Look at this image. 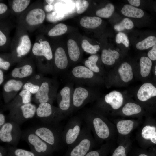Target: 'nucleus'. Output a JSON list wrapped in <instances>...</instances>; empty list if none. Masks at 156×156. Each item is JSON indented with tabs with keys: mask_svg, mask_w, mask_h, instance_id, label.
<instances>
[{
	"mask_svg": "<svg viewBox=\"0 0 156 156\" xmlns=\"http://www.w3.org/2000/svg\"><path fill=\"white\" fill-rule=\"evenodd\" d=\"M99 59L96 55H92L84 62V66L94 73L99 75L100 70L97 64Z\"/></svg>",
	"mask_w": 156,
	"mask_h": 156,
	"instance_id": "2f4dec72",
	"label": "nucleus"
},
{
	"mask_svg": "<svg viewBox=\"0 0 156 156\" xmlns=\"http://www.w3.org/2000/svg\"><path fill=\"white\" fill-rule=\"evenodd\" d=\"M90 128L86 125L76 142L68 147L64 156H85L96 145Z\"/></svg>",
	"mask_w": 156,
	"mask_h": 156,
	"instance_id": "7ed1b4c3",
	"label": "nucleus"
},
{
	"mask_svg": "<svg viewBox=\"0 0 156 156\" xmlns=\"http://www.w3.org/2000/svg\"><path fill=\"white\" fill-rule=\"evenodd\" d=\"M44 78L41 74H34L31 76L28 81L40 86Z\"/></svg>",
	"mask_w": 156,
	"mask_h": 156,
	"instance_id": "c03bdc74",
	"label": "nucleus"
},
{
	"mask_svg": "<svg viewBox=\"0 0 156 156\" xmlns=\"http://www.w3.org/2000/svg\"><path fill=\"white\" fill-rule=\"evenodd\" d=\"M7 156H37L32 151L13 146L8 147Z\"/></svg>",
	"mask_w": 156,
	"mask_h": 156,
	"instance_id": "473e14b6",
	"label": "nucleus"
},
{
	"mask_svg": "<svg viewBox=\"0 0 156 156\" xmlns=\"http://www.w3.org/2000/svg\"><path fill=\"white\" fill-rule=\"evenodd\" d=\"M114 10V8L113 5L111 3H109L105 7L98 10L96 12V14L99 17L108 18L112 15Z\"/></svg>",
	"mask_w": 156,
	"mask_h": 156,
	"instance_id": "f704fd0d",
	"label": "nucleus"
},
{
	"mask_svg": "<svg viewBox=\"0 0 156 156\" xmlns=\"http://www.w3.org/2000/svg\"><path fill=\"white\" fill-rule=\"evenodd\" d=\"M7 6L4 3H0V14H2L6 12L7 9Z\"/></svg>",
	"mask_w": 156,
	"mask_h": 156,
	"instance_id": "864d4df0",
	"label": "nucleus"
},
{
	"mask_svg": "<svg viewBox=\"0 0 156 156\" xmlns=\"http://www.w3.org/2000/svg\"><path fill=\"white\" fill-rule=\"evenodd\" d=\"M22 132L18 124L9 120L0 128V142L16 147L21 138Z\"/></svg>",
	"mask_w": 156,
	"mask_h": 156,
	"instance_id": "9b49d317",
	"label": "nucleus"
},
{
	"mask_svg": "<svg viewBox=\"0 0 156 156\" xmlns=\"http://www.w3.org/2000/svg\"><path fill=\"white\" fill-rule=\"evenodd\" d=\"M32 94L27 90L22 89L12 100L4 105L3 109L10 111L14 107L31 103Z\"/></svg>",
	"mask_w": 156,
	"mask_h": 156,
	"instance_id": "dca6fc26",
	"label": "nucleus"
},
{
	"mask_svg": "<svg viewBox=\"0 0 156 156\" xmlns=\"http://www.w3.org/2000/svg\"><path fill=\"white\" fill-rule=\"evenodd\" d=\"M118 72L122 80L125 82L131 80L133 75L131 66L128 63H122L118 69Z\"/></svg>",
	"mask_w": 156,
	"mask_h": 156,
	"instance_id": "bb28decb",
	"label": "nucleus"
},
{
	"mask_svg": "<svg viewBox=\"0 0 156 156\" xmlns=\"http://www.w3.org/2000/svg\"><path fill=\"white\" fill-rule=\"evenodd\" d=\"M32 131L48 144L54 151L59 149L62 143V131L58 125L38 126L31 128Z\"/></svg>",
	"mask_w": 156,
	"mask_h": 156,
	"instance_id": "39448f33",
	"label": "nucleus"
},
{
	"mask_svg": "<svg viewBox=\"0 0 156 156\" xmlns=\"http://www.w3.org/2000/svg\"><path fill=\"white\" fill-rule=\"evenodd\" d=\"M6 40L7 38L5 36L2 31H0V46H1L4 45Z\"/></svg>",
	"mask_w": 156,
	"mask_h": 156,
	"instance_id": "09e8293b",
	"label": "nucleus"
},
{
	"mask_svg": "<svg viewBox=\"0 0 156 156\" xmlns=\"http://www.w3.org/2000/svg\"><path fill=\"white\" fill-rule=\"evenodd\" d=\"M45 1L49 5H52L53 2L55 1L54 0H46Z\"/></svg>",
	"mask_w": 156,
	"mask_h": 156,
	"instance_id": "4d7b16f0",
	"label": "nucleus"
},
{
	"mask_svg": "<svg viewBox=\"0 0 156 156\" xmlns=\"http://www.w3.org/2000/svg\"><path fill=\"white\" fill-rule=\"evenodd\" d=\"M81 47L84 51L92 55L96 54L100 49L99 45H92L86 39L82 40Z\"/></svg>",
	"mask_w": 156,
	"mask_h": 156,
	"instance_id": "ea45409f",
	"label": "nucleus"
},
{
	"mask_svg": "<svg viewBox=\"0 0 156 156\" xmlns=\"http://www.w3.org/2000/svg\"><path fill=\"white\" fill-rule=\"evenodd\" d=\"M93 105L92 109L102 115L109 110H116L122 105L123 98L119 92L112 91L105 96L102 101L98 99Z\"/></svg>",
	"mask_w": 156,
	"mask_h": 156,
	"instance_id": "9d476101",
	"label": "nucleus"
},
{
	"mask_svg": "<svg viewBox=\"0 0 156 156\" xmlns=\"http://www.w3.org/2000/svg\"><path fill=\"white\" fill-rule=\"evenodd\" d=\"M102 22V19L98 17L85 16L81 19L80 24L85 28L94 29L99 26Z\"/></svg>",
	"mask_w": 156,
	"mask_h": 156,
	"instance_id": "c85d7f7f",
	"label": "nucleus"
},
{
	"mask_svg": "<svg viewBox=\"0 0 156 156\" xmlns=\"http://www.w3.org/2000/svg\"><path fill=\"white\" fill-rule=\"evenodd\" d=\"M129 148L127 145L120 144L113 149L111 156H127Z\"/></svg>",
	"mask_w": 156,
	"mask_h": 156,
	"instance_id": "58836bf2",
	"label": "nucleus"
},
{
	"mask_svg": "<svg viewBox=\"0 0 156 156\" xmlns=\"http://www.w3.org/2000/svg\"><path fill=\"white\" fill-rule=\"evenodd\" d=\"M34 70L32 66L28 64L14 68L12 71L11 75L12 79L21 80L32 76Z\"/></svg>",
	"mask_w": 156,
	"mask_h": 156,
	"instance_id": "a211bd4d",
	"label": "nucleus"
},
{
	"mask_svg": "<svg viewBox=\"0 0 156 156\" xmlns=\"http://www.w3.org/2000/svg\"><path fill=\"white\" fill-rule=\"evenodd\" d=\"M4 81V75L3 71L0 69V85H1L3 83Z\"/></svg>",
	"mask_w": 156,
	"mask_h": 156,
	"instance_id": "5fc2aeb1",
	"label": "nucleus"
},
{
	"mask_svg": "<svg viewBox=\"0 0 156 156\" xmlns=\"http://www.w3.org/2000/svg\"><path fill=\"white\" fill-rule=\"evenodd\" d=\"M58 87L59 84L57 80L44 77L39 90L34 94L32 100L38 105L45 103L52 104L56 99Z\"/></svg>",
	"mask_w": 156,
	"mask_h": 156,
	"instance_id": "6e6552de",
	"label": "nucleus"
},
{
	"mask_svg": "<svg viewBox=\"0 0 156 156\" xmlns=\"http://www.w3.org/2000/svg\"><path fill=\"white\" fill-rule=\"evenodd\" d=\"M37 107L30 103L14 107L10 110L8 116L9 120L19 125L33 118L36 114Z\"/></svg>",
	"mask_w": 156,
	"mask_h": 156,
	"instance_id": "f8f14e48",
	"label": "nucleus"
},
{
	"mask_svg": "<svg viewBox=\"0 0 156 156\" xmlns=\"http://www.w3.org/2000/svg\"><path fill=\"white\" fill-rule=\"evenodd\" d=\"M129 156H150L143 150H137L129 152Z\"/></svg>",
	"mask_w": 156,
	"mask_h": 156,
	"instance_id": "a18cd8bd",
	"label": "nucleus"
},
{
	"mask_svg": "<svg viewBox=\"0 0 156 156\" xmlns=\"http://www.w3.org/2000/svg\"><path fill=\"white\" fill-rule=\"evenodd\" d=\"M40 86L28 81L24 84L22 89L27 90L32 94H35L38 91Z\"/></svg>",
	"mask_w": 156,
	"mask_h": 156,
	"instance_id": "a19ab883",
	"label": "nucleus"
},
{
	"mask_svg": "<svg viewBox=\"0 0 156 156\" xmlns=\"http://www.w3.org/2000/svg\"><path fill=\"white\" fill-rule=\"evenodd\" d=\"M128 1L131 5L138 7L140 5V1L139 0H128Z\"/></svg>",
	"mask_w": 156,
	"mask_h": 156,
	"instance_id": "603ef678",
	"label": "nucleus"
},
{
	"mask_svg": "<svg viewBox=\"0 0 156 156\" xmlns=\"http://www.w3.org/2000/svg\"><path fill=\"white\" fill-rule=\"evenodd\" d=\"M6 118L4 114L2 112L0 113V128H1L6 122Z\"/></svg>",
	"mask_w": 156,
	"mask_h": 156,
	"instance_id": "3c124183",
	"label": "nucleus"
},
{
	"mask_svg": "<svg viewBox=\"0 0 156 156\" xmlns=\"http://www.w3.org/2000/svg\"><path fill=\"white\" fill-rule=\"evenodd\" d=\"M53 9V6L52 5H48L45 6V10L47 12L51 11Z\"/></svg>",
	"mask_w": 156,
	"mask_h": 156,
	"instance_id": "6e6d98bb",
	"label": "nucleus"
},
{
	"mask_svg": "<svg viewBox=\"0 0 156 156\" xmlns=\"http://www.w3.org/2000/svg\"><path fill=\"white\" fill-rule=\"evenodd\" d=\"M148 57L152 60H156V44L153 47L152 49L147 54Z\"/></svg>",
	"mask_w": 156,
	"mask_h": 156,
	"instance_id": "de8ad7c7",
	"label": "nucleus"
},
{
	"mask_svg": "<svg viewBox=\"0 0 156 156\" xmlns=\"http://www.w3.org/2000/svg\"><path fill=\"white\" fill-rule=\"evenodd\" d=\"M31 47V40L28 35L23 36L21 38V43L16 49L17 57L20 58L27 54L30 51Z\"/></svg>",
	"mask_w": 156,
	"mask_h": 156,
	"instance_id": "b1692460",
	"label": "nucleus"
},
{
	"mask_svg": "<svg viewBox=\"0 0 156 156\" xmlns=\"http://www.w3.org/2000/svg\"><path fill=\"white\" fill-rule=\"evenodd\" d=\"M155 75L156 76V65L155 68Z\"/></svg>",
	"mask_w": 156,
	"mask_h": 156,
	"instance_id": "13d9d810",
	"label": "nucleus"
},
{
	"mask_svg": "<svg viewBox=\"0 0 156 156\" xmlns=\"http://www.w3.org/2000/svg\"><path fill=\"white\" fill-rule=\"evenodd\" d=\"M8 153V148L0 146V156H7Z\"/></svg>",
	"mask_w": 156,
	"mask_h": 156,
	"instance_id": "8fccbe9b",
	"label": "nucleus"
},
{
	"mask_svg": "<svg viewBox=\"0 0 156 156\" xmlns=\"http://www.w3.org/2000/svg\"><path fill=\"white\" fill-rule=\"evenodd\" d=\"M83 120L81 114L73 116L69 119L62 132L63 144L68 147L74 144L81 133Z\"/></svg>",
	"mask_w": 156,
	"mask_h": 156,
	"instance_id": "0eeeda50",
	"label": "nucleus"
},
{
	"mask_svg": "<svg viewBox=\"0 0 156 156\" xmlns=\"http://www.w3.org/2000/svg\"><path fill=\"white\" fill-rule=\"evenodd\" d=\"M74 84L68 82L57 92L56 96L58 107L66 117L73 113L72 98Z\"/></svg>",
	"mask_w": 156,
	"mask_h": 156,
	"instance_id": "ddd939ff",
	"label": "nucleus"
},
{
	"mask_svg": "<svg viewBox=\"0 0 156 156\" xmlns=\"http://www.w3.org/2000/svg\"><path fill=\"white\" fill-rule=\"evenodd\" d=\"M121 12L126 16L136 18H141L144 14L143 10L141 9L129 4L124 5Z\"/></svg>",
	"mask_w": 156,
	"mask_h": 156,
	"instance_id": "a878e982",
	"label": "nucleus"
},
{
	"mask_svg": "<svg viewBox=\"0 0 156 156\" xmlns=\"http://www.w3.org/2000/svg\"><path fill=\"white\" fill-rule=\"evenodd\" d=\"M141 135L145 140H149L152 143L156 144V127L153 125H146L142 128Z\"/></svg>",
	"mask_w": 156,
	"mask_h": 156,
	"instance_id": "cd10ccee",
	"label": "nucleus"
},
{
	"mask_svg": "<svg viewBox=\"0 0 156 156\" xmlns=\"http://www.w3.org/2000/svg\"><path fill=\"white\" fill-rule=\"evenodd\" d=\"M133 21L128 18H125L119 23L114 26V29L117 31H121L125 29L130 30L134 27Z\"/></svg>",
	"mask_w": 156,
	"mask_h": 156,
	"instance_id": "e433bc0d",
	"label": "nucleus"
},
{
	"mask_svg": "<svg viewBox=\"0 0 156 156\" xmlns=\"http://www.w3.org/2000/svg\"><path fill=\"white\" fill-rule=\"evenodd\" d=\"M114 148L111 142H107L97 149L92 150L85 156H107Z\"/></svg>",
	"mask_w": 156,
	"mask_h": 156,
	"instance_id": "393cba45",
	"label": "nucleus"
},
{
	"mask_svg": "<svg viewBox=\"0 0 156 156\" xmlns=\"http://www.w3.org/2000/svg\"><path fill=\"white\" fill-rule=\"evenodd\" d=\"M116 41L118 44L122 43L126 47L129 46V40L127 35L123 33L119 32L116 35Z\"/></svg>",
	"mask_w": 156,
	"mask_h": 156,
	"instance_id": "79ce46f5",
	"label": "nucleus"
},
{
	"mask_svg": "<svg viewBox=\"0 0 156 156\" xmlns=\"http://www.w3.org/2000/svg\"><path fill=\"white\" fill-rule=\"evenodd\" d=\"M30 2L29 0H14L12 3V8L15 12H21L27 8Z\"/></svg>",
	"mask_w": 156,
	"mask_h": 156,
	"instance_id": "4c0bfd02",
	"label": "nucleus"
},
{
	"mask_svg": "<svg viewBox=\"0 0 156 156\" xmlns=\"http://www.w3.org/2000/svg\"><path fill=\"white\" fill-rule=\"evenodd\" d=\"M156 44V37L150 36L142 41L138 42L136 44V48L140 50L147 49L153 47Z\"/></svg>",
	"mask_w": 156,
	"mask_h": 156,
	"instance_id": "72a5a7b5",
	"label": "nucleus"
},
{
	"mask_svg": "<svg viewBox=\"0 0 156 156\" xmlns=\"http://www.w3.org/2000/svg\"><path fill=\"white\" fill-rule=\"evenodd\" d=\"M35 116L45 125H56L66 116L58 107L47 103L38 104Z\"/></svg>",
	"mask_w": 156,
	"mask_h": 156,
	"instance_id": "423d86ee",
	"label": "nucleus"
},
{
	"mask_svg": "<svg viewBox=\"0 0 156 156\" xmlns=\"http://www.w3.org/2000/svg\"><path fill=\"white\" fill-rule=\"evenodd\" d=\"M44 11L39 8L33 9L27 14L25 21L30 25H35L43 23L45 18Z\"/></svg>",
	"mask_w": 156,
	"mask_h": 156,
	"instance_id": "6ab92c4d",
	"label": "nucleus"
},
{
	"mask_svg": "<svg viewBox=\"0 0 156 156\" xmlns=\"http://www.w3.org/2000/svg\"><path fill=\"white\" fill-rule=\"evenodd\" d=\"M10 63L7 61H5L1 57H0V68L3 71L8 70L10 66Z\"/></svg>",
	"mask_w": 156,
	"mask_h": 156,
	"instance_id": "49530a36",
	"label": "nucleus"
},
{
	"mask_svg": "<svg viewBox=\"0 0 156 156\" xmlns=\"http://www.w3.org/2000/svg\"><path fill=\"white\" fill-rule=\"evenodd\" d=\"M81 115L97 143L108 142L113 138L115 132L114 126L102 115L91 109L86 110Z\"/></svg>",
	"mask_w": 156,
	"mask_h": 156,
	"instance_id": "f257e3e1",
	"label": "nucleus"
},
{
	"mask_svg": "<svg viewBox=\"0 0 156 156\" xmlns=\"http://www.w3.org/2000/svg\"><path fill=\"white\" fill-rule=\"evenodd\" d=\"M120 57L119 53L115 50L104 49L101 55L102 61L105 64L112 65L115 63L116 60Z\"/></svg>",
	"mask_w": 156,
	"mask_h": 156,
	"instance_id": "5701e85b",
	"label": "nucleus"
},
{
	"mask_svg": "<svg viewBox=\"0 0 156 156\" xmlns=\"http://www.w3.org/2000/svg\"><path fill=\"white\" fill-rule=\"evenodd\" d=\"M32 52L35 56L44 57L49 61L52 60L53 57L51 47L47 41H42L40 43H35L32 49Z\"/></svg>",
	"mask_w": 156,
	"mask_h": 156,
	"instance_id": "f3484780",
	"label": "nucleus"
},
{
	"mask_svg": "<svg viewBox=\"0 0 156 156\" xmlns=\"http://www.w3.org/2000/svg\"><path fill=\"white\" fill-rule=\"evenodd\" d=\"M68 67V59L65 51L62 47L57 48L54 55L53 73H65Z\"/></svg>",
	"mask_w": 156,
	"mask_h": 156,
	"instance_id": "2eb2a0df",
	"label": "nucleus"
},
{
	"mask_svg": "<svg viewBox=\"0 0 156 156\" xmlns=\"http://www.w3.org/2000/svg\"><path fill=\"white\" fill-rule=\"evenodd\" d=\"M22 80L11 79L7 81L3 87V95L5 104L10 102L22 89L25 83Z\"/></svg>",
	"mask_w": 156,
	"mask_h": 156,
	"instance_id": "4468645a",
	"label": "nucleus"
},
{
	"mask_svg": "<svg viewBox=\"0 0 156 156\" xmlns=\"http://www.w3.org/2000/svg\"><path fill=\"white\" fill-rule=\"evenodd\" d=\"M67 30V27L66 25L60 23L51 28L48 32V35L51 36H60L65 33Z\"/></svg>",
	"mask_w": 156,
	"mask_h": 156,
	"instance_id": "c9c22d12",
	"label": "nucleus"
},
{
	"mask_svg": "<svg viewBox=\"0 0 156 156\" xmlns=\"http://www.w3.org/2000/svg\"><path fill=\"white\" fill-rule=\"evenodd\" d=\"M156 96V88L150 83L142 84L138 92L137 96L141 101H147L152 97Z\"/></svg>",
	"mask_w": 156,
	"mask_h": 156,
	"instance_id": "aec40b11",
	"label": "nucleus"
},
{
	"mask_svg": "<svg viewBox=\"0 0 156 156\" xmlns=\"http://www.w3.org/2000/svg\"><path fill=\"white\" fill-rule=\"evenodd\" d=\"M135 125V122L130 120H122L117 121L116 127L118 133L120 135H126L132 131Z\"/></svg>",
	"mask_w": 156,
	"mask_h": 156,
	"instance_id": "412c9836",
	"label": "nucleus"
},
{
	"mask_svg": "<svg viewBox=\"0 0 156 156\" xmlns=\"http://www.w3.org/2000/svg\"><path fill=\"white\" fill-rule=\"evenodd\" d=\"M65 74L68 82L76 85L95 87L100 82L99 75L85 66H75Z\"/></svg>",
	"mask_w": 156,
	"mask_h": 156,
	"instance_id": "f03ea898",
	"label": "nucleus"
},
{
	"mask_svg": "<svg viewBox=\"0 0 156 156\" xmlns=\"http://www.w3.org/2000/svg\"><path fill=\"white\" fill-rule=\"evenodd\" d=\"M141 110V108L138 105L133 102H129L123 107L122 112L125 116H131L139 114Z\"/></svg>",
	"mask_w": 156,
	"mask_h": 156,
	"instance_id": "c756f323",
	"label": "nucleus"
},
{
	"mask_svg": "<svg viewBox=\"0 0 156 156\" xmlns=\"http://www.w3.org/2000/svg\"><path fill=\"white\" fill-rule=\"evenodd\" d=\"M98 99V92L95 87L77 85L73 91L72 112L80 109L85 105Z\"/></svg>",
	"mask_w": 156,
	"mask_h": 156,
	"instance_id": "20e7f679",
	"label": "nucleus"
},
{
	"mask_svg": "<svg viewBox=\"0 0 156 156\" xmlns=\"http://www.w3.org/2000/svg\"><path fill=\"white\" fill-rule=\"evenodd\" d=\"M76 5L77 13L81 14L87 9L89 3L88 1L86 0H77L76 2Z\"/></svg>",
	"mask_w": 156,
	"mask_h": 156,
	"instance_id": "37998d69",
	"label": "nucleus"
},
{
	"mask_svg": "<svg viewBox=\"0 0 156 156\" xmlns=\"http://www.w3.org/2000/svg\"><path fill=\"white\" fill-rule=\"evenodd\" d=\"M152 65L151 60L147 57L143 56L140 60V73L143 77H146L150 73Z\"/></svg>",
	"mask_w": 156,
	"mask_h": 156,
	"instance_id": "7c9ffc66",
	"label": "nucleus"
},
{
	"mask_svg": "<svg viewBox=\"0 0 156 156\" xmlns=\"http://www.w3.org/2000/svg\"><path fill=\"white\" fill-rule=\"evenodd\" d=\"M21 138L28 144L31 151L37 156H48L55 151L51 146L36 135L31 129L22 131Z\"/></svg>",
	"mask_w": 156,
	"mask_h": 156,
	"instance_id": "1a4fd4ad",
	"label": "nucleus"
},
{
	"mask_svg": "<svg viewBox=\"0 0 156 156\" xmlns=\"http://www.w3.org/2000/svg\"><path fill=\"white\" fill-rule=\"evenodd\" d=\"M67 49L68 55L71 61L74 62H78L80 58L81 52L77 42L71 39L68 40Z\"/></svg>",
	"mask_w": 156,
	"mask_h": 156,
	"instance_id": "4be33fe9",
	"label": "nucleus"
}]
</instances>
